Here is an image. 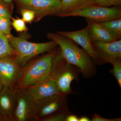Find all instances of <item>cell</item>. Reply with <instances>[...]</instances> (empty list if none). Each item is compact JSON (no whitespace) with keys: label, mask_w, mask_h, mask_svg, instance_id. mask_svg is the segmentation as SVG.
<instances>
[{"label":"cell","mask_w":121,"mask_h":121,"mask_svg":"<svg viewBox=\"0 0 121 121\" xmlns=\"http://www.w3.org/2000/svg\"><path fill=\"white\" fill-rule=\"evenodd\" d=\"M57 33L70 39L80 45L89 54L96 65L103 64L91 44L89 36V27L87 25L81 30L71 31H58Z\"/></svg>","instance_id":"9"},{"label":"cell","mask_w":121,"mask_h":121,"mask_svg":"<svg viewBox=\"0 0 121 121\" xmlns=\"http://www.w3.org/2000/svg\"><path fill=\"white\" fill-rule=\"evenodd\" d=\"M11 11V8L0 0V16L11 19L12 17Z\"/></svg>","instance_id":"24"},{"label":"cell","mask_w":121,"mask_h":121,"mask_svg":"<svg viewBox=\"0 0 121 121\" xmlns=\"http://www.w3.org/2000/svg\"><path fill=\"white\" fill-rule=\"evenodd\" d=\"M61 13H73L95 5V0H60Z\"/></svg>","instance_id":"15"},{"label":"cell","mask_w":121,"mask_h":121,"mask_svg":"<svg viewBox=\"0 0 121 121\" xmlns=\"http://www.w3.org/2000/svg\"><path fill=\"white\" fill-rule=\"evenodd\" d=\"M0 121H7V119H5V118L1 114L0 112Z\"/></svg>","instance_id":"29"},{"label":"cell","mask_w":121,"mask_h":121,"mask_svg":"<svg viewBox=\"0 0 121 121\" xmlns=\"http://www.w3.org/2000/svg\"><path fill=\"white\" fill-rule=\"evenodd\" d=\"M60 50L59 47L56 48L43 56L32 59L22 66L14 86L15 90H23L50 76L52 59Z\"/></svg>","instance_id":"2"},{"label":"cell","mask_w":121,"mask_h":121,"mask_svg":"<svg viewBox=\"0 0 121 121\" xmlns=\"http://www.w3.org/2000/svg\"><path fill=\"white\" fill-rule=\"evenodd\" d=\"M20 13L22 15V19L25 22L31 23L35 20V12L27 9L21 8Z\"/></svg>","instance_id":"22"},{"label":"cell","mask_w":121,"mask_h":121,"mask_svg":"<svg viewBox=\"0 0 121 121\" xmlns=\"http://www.w3.org/2000/svg\"><path fill=\"white\" fill-rule=\"evenodd\" d=\"M91 119L88 117L83 116L79 117V121H90Z\"/></svg>","instance_id":"28"},{"label":"cell","mask_w":121,"mask_h":121,"mask_svg":"<svg viewBox=\"0 0 121 121\" xmlns=\"http://www.w3.org/2000/svg\"><path fill=\"white\" fill-rule=\"evenodd\" d=\"M67 96L57 94L35 102L39 121L55 113L69 109Z\"/></svg>","instance_id":"7"},{"label":"cell","mask_w":121,"mask_h":121,"mask_svg":"<svg viewBox=\"0 0 121 121\" xmlns=\"http://www.w3.org/2000/svg\"><path fill=\"white\" fill-rule=\"evenodd\" d=\"M103 64L110 63L113 66L112 69L110 70L112 74L117 80L120 88H121V58H115L104 55L99 56Z\"/></svg>","instance_id":"16"},{"label":"cell","mask_w":121,"mask_h":121,"mask_svg":"<svg viewBox=\"0 0 121 121\" xmlns=\"http://www.w3.org/2000/svg\"><path fill=\"white\" fill-rule=\"evenodd\" d=\"M17 52L9 41L8 35L0 31V60L9 56H16Z\"/></svg>","instance_id":"17"},{"label":"cell","mask_w":121,"mask_h":121,"mask_svg":"<svg viewBox=\"0 0 121 121\" xmlns=\"http://www.w3.org/2000/svg\"><path fill=\"white\" fill-rule=\"evenodd\" d=\"M66 121H79V117L77 115L71 113L67 117Z\"/></svg>","instance_id":"26"},{"label":"cell","mask_w":121,"mask_h":121,"mask_svg":"<svg viewBox=\"0 0 121 121\" xmlns=\"http://www.w3.org/2000/svg\"><path fill=\"white\" fill-rule=\"evenodd\" d=\"M20 9L35 12V21L46 16H58L61 13L60 0H14Z\"/></svg>","instance_id":"6"},{"label":"cell","mask_w":121,"mask_h":121,"mask_svg":"<svg viewBox=\"0 0 121 121\" xmlns=\"http://www.w3.org/2000/svg\"><path fill=\"white\" fill-rule=\"evenodd\" d=\"M23 90L35 102L59 94L56 84L50 75L45 79Z\"/></svg>","instance_id":"11"},{"label":"cell","mask_w":121,"mask_h":121,"mask_svg":"<svg viewBox=\"0 0 121 121\" xmlns=\"http://www.w3.org/2000/svg\"><path fill=\"white\" fill-rule=\"evenodd\" d=\"M16 93L17 104L13 117L14 121H39L35 102L23 90L16 91Z\"/></svg>","instance_id":"8"},{"label":"cell","mask_w":121,"mask_h":121,"mask_svg":"<svg viewBox=\"0 0 121 121\" xmlns=\"http://www.w3.org/2000/svg\"><path fill=\"white\" fill-rule=\"evenodd\" d=\"M3 86H4V85L2 84V82L0 80V91L1 90Z\"/></svg>","instance_id":"30"},{"label":"cell","mask_w":121,"mask_h":121,"mask_svg":"<svg viewBox=\"0 0 121 121\" xmlns=\"http://www.w3.org/2000/svg\"><path fill=\"white\" fill-rule=\"evenodd\" d=\"M11 19L0 16V31L5 35L11 34Z\"/></svg>","instance_id":"20"},{"label":"cell","mask_w":121,"mask_h":121,"mask_svg":"<svg viewBox=\"0 0 121 121\" xmlns=\"http://www.w3.org/2000/svg\"><path fill=\"white\" fill-rule=\"evenodd\" d=\"M11 25L13 26L15 30L18 32H22L27 31L28 28L26 26L25 22L20 18H15L12 17Z\"/></svg>","instance_id":"21"},{"label":"cell","mask_w":121,"mask_h":121,"mask_svg":"<svg viewBox=\"0 0 121 121\" xmlns=\"http://www.w3.org/2000/svg\"><path fill=\"white\" fill-rule=\"evenodd\" d=\"M16 104V91L13 88L4 86L0 91V112L7 121H14Z\"/></svg>","instance_id":"12"},{"label":"cell","mask_w":121,"mask_h":121,"mask_svg":"<svg viewBox=\"0 0 121 121\" xmlns=\"http://www.w3.org/2000/svg\"><path fill=\"white\" fill-rule=\"evenodd\" d=\"M5 4L8 6L11 9H12L13 7V0H0Z\"/></svg>","instance_id":"27"},{"label":"cell","mask_w":121,"mask_h":121,"mask_svg":"<svg viewBox=\"0 0 121 121\" xmlns=\"http://www.w3.org/2000/svg\"><path fill=\"white\" fill-rule=\"evenodd\" d=\"M80 73L78 67L64 58L60 50L54 56L50 76L56 84L59 94L68 95L74 93L71 85L73 80L79 82Z\"/></svg>","instance_id":"3"},{"label":"cell","mask_w":121,"mask_h":121,"mask_svg":"<svg viewBox=\"0 0 121 121\" xmlns=\"http://www.w3.org/2000/svg\"><path fill=\"white\" fill-rule=\"evenodd\" d=\"M57 16L82 17L94 22L102 23L111 20L121 19V8L119 7H103L95 5L73 13H61Z\"/></svg>","instance_id":"5"},{"label":"cell","mask_w":121,"mask_h":121,"mask_svg":"<svg viewBox=\"0 0 121 121\" xmlns=\"http://www.w3.org/2000/svg\"><path fill=\"white\" fill-rule=\"evenodd\" d=\"M71 113L69 109L65 110L48 116L41 121H66L67 117Z\"/></svg>","instance_id":"19"},{"label":"cell","mask_w":121,"mask_h":121,"mask_svg":"<svg viewBox=\"0 0 121 121\" xmlns=\"http://www.w3.org/2000/svg\"><path fill=\"white\" fill-rule=\"evenodd\" d=\"M95 4L107 7H121V0H95Z\"/></svg>","instance_id":"23"},{"label":"cell","mask_w":121,"mask_h":121,"mask_svg":"<svg viewBox=\"0 0 121 121\" xmlns=\"http://www.w3.org/2000/svg\"><path fill=\"white\" fill-rule=\"evenodd\" d=\"M27 36L22 35L15 37L11 34L8 35L9 43L17 52L15 58L21 67L35 56L51 51L58 46L52 40L41 43L29 42Z\"/></svg>","instance_id":"4"},{"label":"cell","mask_w":121,"mask_h":121,"mask_svg":"<svg viewBox=\"0 0 121 121\" xmlns=\"http://www.w3.org/2000/svg\"><path fill=\"white\" fill-rule=\"evenodd\" d=\"M89 29V36L91 41L112 42L116 41L114 37L99 23L86 19Z\"/></svg>","instance_id":"14"},{"label":"cell","mask_w":121,"mask_h":121,"mask_svg":"<svg viewBox=\"0 0 121 121\" xmlns=\"http://www.w3.org/2000/svg\"><path fill=\"white\" fill-rule=\"evenodd\" d=\"M121 118L110 119L105 118L99 115L97 113H95L91 117L90 121H121Z\"/></svg>","instance_id":"25"},{"label":"cell","mask_w":121,"mask_h":121,"mask_svg":"<svg viewBox=\"0 0 121 121\" xmlns=\"http://www.w3.org/2000/svg\"><path fill=\"white\" fill-rule=\"evenodd\" d=\"M47 36L57 44L64 58L78 67L84 78H90L95 75L96 64L89 54L75 42L57 33H48Z\"/></svg>","instance_id":"1"},{"label":"cell","mask_w":121,"mask_h":121,"mask_svg":"<svg viewBox=\"0 0 121 121\" xmlns=\"http://www.w3.org/2000/svg\"><path fill=\"white\" fill-rule=\"evenodd\" d=\"M91 43L99 56L104 55L121 58V39L112 42L91 41Z\"/></svg>","instance_id":"13"},{"label":"cell","mask_w":121,"mask_h":121,"mask_svg":"<svg viewBox=\"0 0 121 121\" xmlns=\"http://www.w3.org/2000/svg\"><path fill=\"white\" fill-rule=\"evenodd\" d=\"M21 67L15 56L0 60V80L4 86L14 89Z\"/></svg>","instance_id":"10"},{"label":"cell","mask_w":121,"mask_h":121,"mask_svg":"<svg viewBox=\"0 0 121 121\" xmlns=\"http://www.w3.org/2000/svg\"><path fill=\"white\" fill-rule=\"evenodd\" d=\"M100 23L114 37L116 40L121 39V19Z\"/></svg>","instance_id":"18"}]
</instances>
